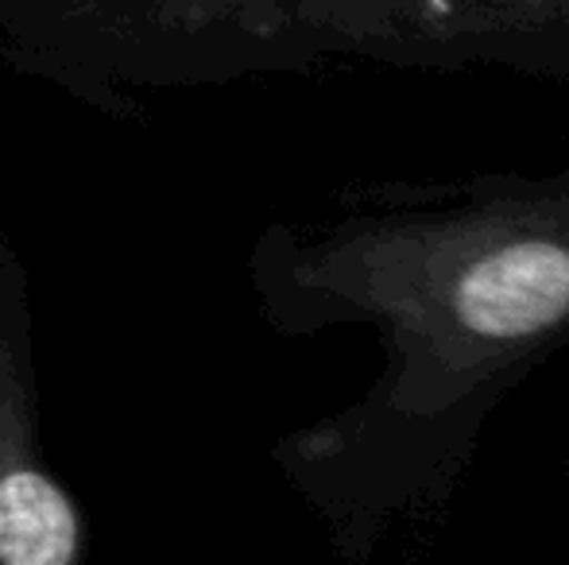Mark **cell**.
Masks as SVG:
<instances>
[{"mask_svg": "<svg viewBox=\"0 0 569 565\" xmlns=\"http://www.w3.org/2000/svg\"><path fill=\"white\" fill-rule=\"evenodd\" d=\"M82 543V515L39 450L28 280L0 249V565H70Z\"/></svg>", "mask_w": 569, "mask_h": 565, "instance_id": "1", "label": "cell"}, {"mask_svg": "<svg viewBox=\"0 0 569 565\" xmlns=\"http://www.w3.org/2000/svg\"><path fill=\"white\" fill-rule=\"evenodd\" d=\"M453 306L480 337H531L569 314V252L547 241L500 249L461 275Z\"/></svg>", "mask_w": 569, "mask_h": 565, "instance_id": "2", "label": "cell"}]
</instances>
